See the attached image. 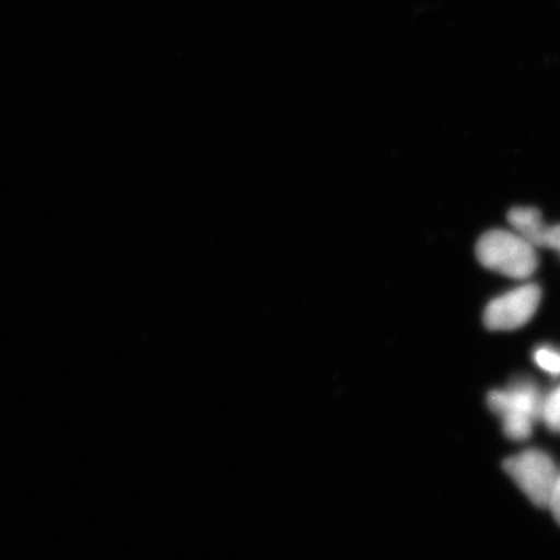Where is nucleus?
<instances>
[{
  "mask_svg": "<svg viewBox=\"0 0 560 560\" xmlns=\"http://www.w3.org/2000/svg\"><path fill=\"white\" fill-rule=\"evenodd\" d=\"M489 409L502 420L505 435L514 441H525L541 420L544 395L529 377H517L506 388L489 392Z\"/></svg>",
  "mask_w": 560,
  "mask_h": 560,
  "instance_id": "1",
  "label": "nucleus"
},
{
  "mask_svg": "<svg viewBox=\"0 0 560 560\" xmlns=\"http://www.w3.org/2000/svg\"><path fill=\"white\" fill-rule=\"evenodd\" d=\"M503 470L516 482L524 494L540 509H548L559 470L550 454L528 450L503 462Z\"/></svg>",
  "mask_w": 560,
  "mask_h": 560,
  "instance_id": "3",
  "label": "nucleus"
},
{
  "mask_svg": "<svg viewBox=\"0 0 560 560\" xmlns=\"http://www.w3.org/2000/svg\"><path fill=\"white\" fill-rule=\"evenodd\" d=\"M541 420L548 430L560 433V385L544 396Z\"/></svg>",
  "mask_w": 560,
  "mask_h": 560,
  "instance_id": "6",
  "label": "nucleus"
},
{
  "mask_svg": "<svg viewBox=\"0 0 560 560\" xmlns=\"http://www.w3.org/2000/svg\"><path fill=\"white\" fill-rule=\"evenodd\" d=\"M534 361L545 373L560 375V349L549 345L537 347L534 352Z\"/></svg>",
  "mask_w": 560,
  "mask_h": 560,
  "instance_id": "7",
  "label": "nucleus"
},
{
  "mask_svg": "<svg viewBox=\"0 0 560 560\" xmlns=\"http://www.w3.org/2000/svg\"><path fill=\"white\" fill-rule=\"evenodd\" d=\"M540 287L528 283L490 301L482 322L490 331H513L527 325L541 303Z\"/></svg>",
  "mask_w": 560,
  "mask_h": 560,
  "instance_id": "4",
  "label": "nucleus"
},
{
  "mask_svg": "<svg viewBox=\"0 0 560 560\" xmlns=\"http://www.w3.org/2000/svg\"><path fill=\"white\" fill-rule=\"evenodd\" d=\"M552 516L556 517L557 523L560 525V471L556 481L555 488H552L549 508Z\"/></svg>",
  "mask_w": 560,
  "mask_h": 560,
  "instance_id": "8",
  "label": "nucleus"
},
{
  "mask_svg": "<svg viewBox=\"0 0 560 560\" xmlns=\"http://www.w3.org/2000/svg\"><path fill=\"white\" fill-rule=\"evenodd\" d=\"M476 256L485 268L513 279H528L538 266L534 245L508 230H490L482 235Z\"/></svg>",
  "mask_w": 560,
  "mask_h": 560,
  "instance_id": "2",
  "label": "nucleus"
},
{
  "mask_svg": "<svg viewBox=\"0 0 560 560\" xmlns=\"http://www.w3.org/2000/svg\"><path fill=\"white\" fill-rule=\"evenodd\" d=\"M508 219L515 233L535 248L560 252V225H545L540 210L534 207H516L510 210Z\"/></svg>",
  "mask_w": 560,
  "mask_h": 560,
  "instance_id": "5",
  "label": "nucleus"
}]
</instances>
